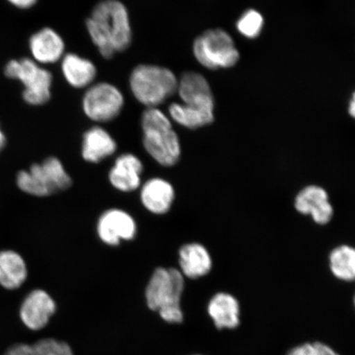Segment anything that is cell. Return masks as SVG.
Masks as SVG:
<instances>
[{
    "label": "cell",
    "instance_id": "26",
    "mask_svg": "<svg viewBox=\"0 0 355 355\" xmlns=\"http://www.w3.org/2000/svg\"><path fill=\"white\" fill-rule=\"evenodd\" d=\"M8 6L19 11L32 10L40 2V0H4Z\"/></svg>",
    "mask_w": 355,
    "mask_h": 355
},
{
    "label": "cell",
    "instance_id": "2",
    "mask_svg": "<svg viewBox=\"0 0 355 355\" xmlns=\"http://www.w3.org/2000/svg\"><path fill=\"white\" fill-rule=\"evenodd\" d=\"M4 78L21 86V98L30 107H42L53 97L54 75L29 56L16 58L3 66Z\"/></svg>",
    "mask_w": 355,
    "mask_h": 355
},
{
    "label": "cell",
    "instance_id": "24",
    "mask_svg": "<svg viewBox=\"0 0 355 355\" xmlns=\"http://www.w3.org/2000/svg\"><path fill=\"white\" fill-rule=\"evenodd\" d=\"M31 355H73L68 345L54 339H44L32 345Z\"/></svg>",
    "mask_w": 355,
    "mask_h": 355
},
{
    "label": "cell",
    "instance_id": "22",
    "mask_svg": "<svg viewBox=\"0 0 355 355\" xmlns=\"http://www.w3.org/2000/svg\"><path fill=\"white\" fill-rule=\"evenodd\" d=\"M330 266L334 276L341 281L355 279V248L343 245L335 248L330 256Z\"/></svg>",
    "mask_w": 355,
    "mask_h": 355
},
{
    "label": "cell",
    "instance_id": "8",
    "mask_svg": "<svg viewBox=\"0 0 355 355\" xmlns=\"http://www.w3.org/2000/svg\"><path fill=\"white\" fill-rule=\"evenodd\" d=\"M124 97L121 90L112 84L100 83L89 87L83 97L84 114L92 121H112L121 114Z\"/></svg>",
    "mask_w": 355,
    "mask_h": 355
},
{
    "label": "cell",
    "instance_id": "4",
    "mask_svg": "<svg viewBox=\"0 0 355 355\" xmlns=\"http://www.w3.org/2000/svg\"><path fill=\"white\" fill-rule=\"evenodd\" d=\"M184 288V276L179 270L157 268L146 287V304L150 309L157 311L166 322L180 323L184 319L180 307Z\"/></svg>",
    "mask_w": 355,
    "mask_h": 355
},
{
    "label": "cell",
    "instance_id": "1",
    "mask_svg": "<svg viewBox=\"0 0 355 355\" xmlns=\"http://www.w3.org/2000/svg\"><path fill=\"white\" fill-rule=\"evenodd\" d=\"M86 24L92 42L105 59L127 50L131 44L130 15L119 0H103L97 3Z\"/></svg>",
    "mask_w": 355,
    "mask_h": 355
},
{
    "label": "cell",
    "instance_id": "19",
    "mask_svg": "<svg viewBox=\"0 0 355 355\" xmlns=\"http://www.w3.org/2000/svg\"><path fill=\"white\" fill-rule=\"evenodd\" d=\"M117 149V144L110 133L101 127H93L83 135L82 155L87 162L98 163Z\"/></svg>",
    "mask_w": 355,
    "mask_h": 355
},
{
    "label": "cell",
    "instance_id": "12",
    "mask_svg": "<svg viewBox=\"0 0 355 355\" xmlns=\"http://www.w3.org/2000/svg\"><path fill=\"white\" fill-rule=\"evenodd\" d=\"M177 92L179 93L181 103L214 112L215 102L211 86L202 74L184 73L179 79Z\"/></svg>",
    "mask_w": 355,
    "mask_h": 355
},
{
    "label": "cell",
    "instance_id": "14",
    "mask_svg": "<svg viewBox=\"0 0 355 355\" xmlns=\"http://www.w3.org/2000/svg\"><path fill=\"white\" fill-rule=\"evenodd\" d=\"M143 163L132 154H123L115 161L109 174L110 184L122 192H132L139 187Z\"/></svg>",
    "mask_w": 355,
    "mask_h": 355
},
{
    "label": "cell",
    "instance_id": "10",
    "mask_svg": "<svg viewBox=\"0 0 355 355\" xmlns=\"http://www.w3.org/2000/svg\"><path fill=\"white\" fill-rule=\"evenodd\" d=\"M55 311L56 304L52 297L46 291L37 288L22 301L20 318L30 330L39 331L47 325Z\"/></svg>",
    "mask_w": 355,
    "mask_h": 355
},
{
    "label": "cell",
    "instance_id": "5",
    "mask_svg": "<svg viewBox=\"0 0 355 355\" xmlns=\"http://www.w3.org/2000/svg\"><path fill=\"white\" fill-rule=\"evenodd\" d=\"M178 83L179 79L171 69L153 64L137 65L130 78L132 95L148 108H158L174 96Z\"/></svg>",
    "mask_w": 355,
    "mask_h": 355
},
{
    "label": "cell",
    "instance_id": "29",
    "mask_svg": "<svg viewBox=\"0 0 355 355\" xmlns=\"http://www.w3.org/2000/svg\"><path fill=\"white\" fill-rule=\"evenodd\" d=\"M349 113L354 119H355V92L353 94L352 101L349 102Z\"/></svg>",
    "mask_w": 355,
    "mask_h": 355
},
{
    "label": "cell",
    "instance_id": "3",
    "mask_svg": "<svg viewBox=\"0 0 355 355\" xmlns=\"http://www.w3.org/2000/svg\"><path fill=\"white\" fill-rule=\"evenodd\" d=\"M141 128L144 148L150 157L163 166H175L181 146L170 118L158 108H148L141 116Z\"/></svg>",
    "mask_w": 355,
    "mask_h": 355
},
{
    "label": "cell",
    "instance_id": "15",
    "mask_svg": "<svg viewBox=\"0 0 355 355\" xmlns=\"http://www.w3.org/2000/svg\"><path fill=\"white\" fill-rule=\"evenodd\" d=\"M61 73L70 87H89L96 77L97 69L91 60L75 53H66L60 62Z\"/></svg>",
    "mask_w": 355,
    "mask_h": 355
},
{
    "label": "cell",
    "instance_id": "6",
    "mask_svg": "<svg viewBox=\"0 0 355 355\" xmlns=\"http://www.w3.org/2000/svg\"><path fill=\"white\" fill-rule=\"evenodd\" d=\"M16 184L22 193L35 198H46L68 189L72 179L59 159L50 157L34 163L28 170L17 173Z\"/></svg>",
    "mask_w": 355,
    "mask_h": 355
},
{
    "label": "cell",
    "instance_id": "23",
    "mask_svg": "<svg viewBox=\"0 0 355 355\" xmlns=\"http://www.w3.org/2000/svg\"><path fill=\"white\" fill-rule=\"evenodd\" d=\"M264 25L263 17L259 12L250 10L243 13L237 22V29L244 37L254 39L260 35Z\"/></svg>",
    "mask_w": 355,
    "mask_h": 355
},
{
    "label": "cell",
    "instance_id": "28",
    "mask_svg": "<svg viewBox=\"0 0 355 355\" xmlns=\"http://www.w3.org/2000/svg\"><path fill=\"white\" fill-rule=\"evenodd\" d=\"M8 136L4 131L1 122H0V153L6 148L8 145Z\"/></svg>",
    "mask_w": 355,
    "mask_h": 355
},
{
    "label": "cell",
    "instance_id": "17",
    "mask_svg": "<svg viewBox=\"0 0 355 355\" xmlns=\"http://www.w3.org/2000/svg\"><path fill=\"white\" fill-rule=\"evenodd\" d=\"M28 268L19 252L12 250L0 251V286L15 291L26 282Z\"/></svg>",
    "mask_w": 355,
    "mask_h": 355
},
{
    "label": "cell",
    "instance_id": "25",
    "mask_svg": "<svg viewBox=\"0 0 355 355\" xmlns=\"http://www.w3.org/2000/svg\"><path fill=\"white\" fill-rule=\"evenodd\" d=\"M287 355H340L330 347L329 345L322 343H304L296 346L288 352Z\"/></svg>",
    "mask_w": 355,
    "mask_h": 355
},
{
    "label": "cell",
    "instance_id": "13",
    "mask_svg": "<svg viewBox=\"0 0 355 355\" xmlns=\"http://www.w3.org/2000/svg\"><path fill=\"white\" fill-rule=\"evenodd\" d=\"M295 207L302 214L311 215L318 224L325 225L332 218L328 194L319 186L311 185L302 190L296 197Z\"/></svg>",
    "mask_w": 355,
    "mask_h": 355
},
{
    "label": "cell",
    "instance_id": "11",
    "mask_svg": "<svg viewBox=\"0 0 355 355\" xmlns=\"http://www.w3.org/2000/svg\"><path fill=\"white\" fill-rule=\"evenodd\" d=\"M97 233L108 245H118L121 241H131L137 233L136 222L127 212L110 209L101 215L97 224Z\"/></svg>",
    "mask_w": 355,
    "mask_h": 355
},
{
    "label": "cell",
    "instance_id": "9",
    "mask_svg": "<svg viewBox=\"0 0 355 355\" xmlns=\"http://www.w3.org/2000/svg\"><path fill=\"white\" fill-rule=\"evenodd\" d=\"M28 56L43 67L60 63L66 54V43L61 34L44 26L29 35L26 42Z\"/></svg>",
    "mask_w": 355,
    "mask_h": 355
},
{
    "label": "cell",
    "instance_id": "27",
    "mask_svg": "<svg viewBox=\"0 0 355 355\" xmlns=\"http://www.w3.org/2000/svg\"><path fill=\"white\" fill-rule=\"evenodd\" d=\"M32 345L24 343L15 344L11 346L10 349L3 355H31Z\"/></svg>",
    "mask_w": 355,
    "mask_h": 355
},
{
    "label": "cell",
    "instance_id": "18",
    "mask_svg": "<svg viewBox=\"0 0 355 355\" xmlns=\"http://www.w3.org/2000/svg\"><path fill=\"white\" fill-rule=\"evenodd\" d=\"M207 311L218 329H234L241 323L239 302L227 293H218L213 297Z\"/></svg>",
    "mask_w": 355,
    "mask_h": 355
},
{
    "label": "cell",
    "instance_id": "30",
    "mask_svg": "<svg viewBox=\"0 0 355 355\" xmlns=\"http://www.w3.org/2000/svg\"><path fill=\"white\" fill-rule=\"evenodd\" d=\"M354 305H355V296H354Z\"/></svg>",
    "mask_w": 355,
    "mask_h": 355
},
{
    "label": "cell",
    "instance_id": "7",
    "mask_svg": "<svg viewBox=\"0 0 355 355\" xmlns=\"http://www.w3.org/2000/svg\"><path fill=\"white\" fill-rule=\"evenodd\" d=\"M195 59L211 70L232 68L239 60V53L233 39L222 29L206 31L193 44Z\"/></svg>",
    "mask_w": 355,
    "mask_h": 355
},
{
    "label": "cell",
    "instance_id": "20",
    "mask_svg": "<svg viewBox=\"0 0 355 355\" xmlns=\"http://www.w3.org/2000/svg\"><path fill=\"white\" fill-rule=\"evenodd\" d=\"M181 273L191 279H198L210 272L211 257L202 244H185L180 250Z\"/></svg>",
    "mask_w": 355,
    "mask_h": 355
},
{
    "label": "cell",
    "instance_id": "16",
    "mask_svg": "<svg viewBox=\"0 0 355 355\" xmlns=\"http://www.w3.org/2000/svg\"><path fill=\"white\" fill-rule=\"evenodd\" d=\"M175 199L173 186L165 180L155 178L146 182L141 190V201L149 211L157 215L170 211Z\"/></svg>",
    "mask_w": 355,
    "mask_h": 355
},
{
    "label": "cell",
    "instance_id": "21",
    "mask_svg": "<svg viewBox=\"0 0 355 355\" xmlns=\"http://www.w3.org/2000/svg\"><path fill=\"white\" fill-rule=\"evenodd\" d=\"M168 114L173 121L189 130L206 126L214 121L212 111L191 107L183 103H172L168 106Z\"/></svg>",
    "mask_w": 355,
    "mask_h": 355
}]
</instances>
